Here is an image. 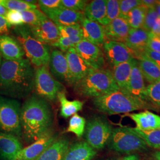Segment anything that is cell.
I'll use <instances>...</instances> for the list:
<instances>
[{
	"mask_svg": "<svg viewBox=\"0 0 160 160\" xmlns=\"http://www.w3.org/2000/svg\"><path fill=\"white\" fill-rule=\"evenodd\" d=\"M14 38L23 48L27 59L37 67L49 66L51 52L48 45L34 38L28 25L23 24L14 28Z\"/></svg>",
	"mask_w": 160,
	"mask_h": 160,
	"instance_id": "5",
	"label": "cell"
},
{
	"mask_svg": "<svg viewBox=\"0 0 160 160\" xmlns=\"http://www.w3.org/2000/svg\"><path fill=\"white\" fill-rule=\"evenodd\" d=\"M106 39L125 43L131 28L126 19L119 17L106 26H104Z\"/></svg>",
	"mask_w": 160,
	"mask_h": 160,
	"instance_id": "21",
	"label": "cell"
},
{
	"mask_svg": "<svg viewBox=\"0 0 160 160\" xmlns=\"http://www.w3.org/2000/svg\"><path fill=\"white\" fill-rule=\"evenodd\" d=\"M83 14L87 19L106 26V0H94L87 3Z\"/></svg>",
	"mask_w": 160,
	"mask_h": 160,
	"instance_id": "25",
	"label": "cell"
},
{
	"mask_svg": "<svg viewBox=\"0 0 160 160\" xmlns=\"http://www.w3.org/2000/svg\"><path fill=\"white\" fill-rule=\"evenodd\" d=\"M97 151L86 141H80L69 145L63 160H92Z\"/></svg>",
	"mask_w": 160,
	"mask_h": 160,
	"instance_id": "24",
	"label": "cell"
},
{
	"mask_svg": "<svg viewBox=\"0 0 160 160\" xmlns=\"http://www.w3.org/2000/svg\"><path fill=\"white\" fill-rule=\"evenodd\" d=\"M130 129L141 138L148 147L160 150V129L151 131H142L136 128Z\"/></svg>",
	"mask_w": 160,
	"mask_h": 160,
	"instance_id": "30",
	"label": "cell"
},
{
	"mask_svg": "<svg viewBox=\"0 0 160 160\" xmlns=\"http://www.w3.org/2000/svg\"><path fill=\"white\" fill-rule=\"evenodd\" d=\"M24 24L29 26H34L46 17V15L39 9L29 10L21 12Z\"/></svg>",
	"mask_w": 160,
	"mask_h": 160,
	"instance_id": "34",
	"label": "cell"
},
{
	"mask_svg": "<svg viewBox=\"0 0 160 160\" xmlns=\"http://www.w3.org/2000/svg\"><path fill=\"white\" fill-rule=\"evenodd\" d=\"M92 102L98 111L108 115L129 113L148 107L146 102L120 90L94 98Z\"/></svg>",
	"mask_w": 160,
	"mask_h": 160,
	"instance_id": "3",
	"label": "cell"
},
{
	"mask_svg": "<svg viewBox=\"0 0 160 160\" xmlns=\"http://www.w3.org/2000/svg\"><path fill=\"white\" fill-rule=\"evenodd\" d=\"M158 17V14L155 10V8L148 9L144 19L142 29L149 33H151L154 26L155 23L156 22V20Z\"/></svg>",
	"mask_w": 160,
	"mask_h": 160,
	"instance_id": "39",
	"label": "cell"
},
{
	"mask_svg": "<svg viewBox=\"0 0 160 160\" xmlns=\"http://www.w3.org/2000/svg\"><path fill=\"white\" fill-rule=\"evenodd\" d=\"M69 147V142L68 139L57 138L36 160H63Z\"/></svg>",
	"mask_w": 160,
	"mask_h": 160,
	"instance_id": "26",
	"label": "cell"
},
{
	"mask_svg": "<svg viewBox=\"0 0 160 160\" xmlns=\"http://www.w3.org/2000/svg\"><path fill=\"white\" fill-rule=\"evenodd\" d=\"M53 116L46 100L33 94L23 103L21 109L22 137L27 143H33L51 130Z\"/></svg>",
	"mask_w": 160,
	"mask_h": 160,
	"instance_id": "2",
	"label": "cell"
},
{
	"mask_svg": "<svg viewBox=\"0 0 160 160\" xmlns=\"http://www.w3.org/2000/svg\"></svg>",
	"mask_w": 160,
	"mask_h": 160,
	"instance_id": "56",
	"label": "cell"
},
{
	"mask_svg": "<svg viewBox=\"0 0 160 160\" xmlns=\"http://www.w3.org/2000/svg\"><path fill=\"white\" fill-rule=\"evenodd\" d=\"M107 145L112 151L129 155L145 151L148 147L143 139L132 131L129 127L113 129Z\"/></svg>",
	"mask_w": 160,
	"mask_h": 160,
	"instance_id": "6",
	"label": "cell"
},
{
	"mask_svg": "<svg viewBox=\"0 0 160 160\" xmlns=\"http://www.w3.org/2000/svg\"><path fill=\"white\" fill-rule=\"evenodd\" d=\"M0 53L7 61L21 60L25 56L23 48L17 39L6 34L0 36Z\"/></svg>",
	"mask_w": 160,
	"mask_h": 160,
	"instance_id": "17",
	"label": "cell"
},
{
	"mask_svg": "<svg viewBox=\"0 0 160 160\" xmlns=\"http://www.w3.org/2000/svg\"><path fill=\"white\" fill-rule=\"evenodd\" d=\"M120 16L119 17L126 18L128 13L133 8L141 6L140 0H120Z\"/></svg>",
	"mask_w": 160,
	"mask_h": 160,
	"instance_id": "40",
	"label": "cell"
},
{
	"mask_svg": "<svg viewBox=\"0 0 160 160\" xmlns=\"http://www.w3.org/2000/svg\"><path fill=\"white\" fill-rule=\"evenodd\" d=\"M138 62L144 79L153 84L160 81V68L142 54L137 58Z\"/></svg>",
	"mask_w": 160,
	"mask_h": 160,
	"instance_id": "28",
	"label": "cell"
},
{
	"mask_svg": "<svg viewBox=\"0 0 160 160\" xmlns=\"http://www.w3.org/2000/svg\"><path fill=\"white\" fill-rule=\"evenodd\" d=\"M102 46L105 57L113 67L134 58L132 52L124 43L106 40Z\"/></svg>",
	"mask_w": 160,
	"mask_h": 160,
	"instance_id": "12",
	"label": "cell"
},
{
	"mask_svg": "<svg viewBox=\"0 0 160 160\" xmlns=\"http://www.w3.org/2000/svg\"><path fill=\"white\" fill-rule=\"evenodd\" d=\"M33 90L37 96L53 101L58 92L63 91V86L52 76L48 67L42 66L35 69Z\"/></svg>",
	"mask_w": 160,
	"mask_h": 160,
	"instance_id": "8",
	"label": "cell"
},
{
	"mask_svg": "<svg viewBox=\"0 0 160 160\" xmlns=\"http://www.w3.org/2000/svg\"><path fill=\"white\" fill-rule=\"evenodd\" d=\"M86 120L84 118L78 114L73 115L69 121L67 132L74 133L77 137L80 138L84 135L86 129Z\"/></svg>",
	"mask_w": 160,
	"mask_h": 160,
	"instance_id": "32",
	"label": "cell"
},
{
	"mask_svg": "<svg viewBox=\"0 0 160 160\" xmlns=\"http://www.w3.org/2000/svg\"><path fill=\"white\" fill-rule=\"evenodd\" d=\"M136 124V128L142 131L160 129V116L148 110L128 114Z\"/></svg>",
	"mask_w": 160,
	"mask_h": 160,
	"instance_id": "23",
	"label": "cell"
},
{
	"mask_svg": "<svg viewBox=\"0 0 160 160\" xmlns=\"http://www.w3.org/2000/svg\"><path fill=\"white\" fill-rule=\"evenodd\" d=\"M8 10H7L6 8L2 6L0 2V16L4 17H6V14L8 12Z\"/></svg>",
	"mask_w": 160,
	"mask_h": 160,
	"instance_id": "50",
	"label": "cell"
},
{
	"mask_svg": "<svg viewBox=\"0 0 160 160\" xmlns=\"http://www.w3.org/2000/svg\"><path fill=\"white\" fill-rule=\"evenodd\" d=\"M11 26L7 23L6 18L4 17L0 16V36L9 32V30Z\"/></svg>",
	"mask_w": 160,
	"mask_h": 160,
	"instance_id": "46",
	"label": "cell"
},
{
	"mask_svg": "<svg viewBox=\"0 0 160 160\" xmlns=\"http://www.w3.org/2000/svg\"><path fill=\"white\" fill-rule=\"evenodd\" d=\"M76 44L69 38L60 37L59 39L55 42L52 46L58 48L59 51L64 52H67L71 48H75Z\"/></svg>",
	"mask_w": 160,
	"mask_h": 160,
	"instance_id": "42",
	"label": "cell"
},
{
	"mask_svg": "<svg viewBox=\"0 0 160 160\" xmlns=\"http://www.w3.org/2000/svg\"><path fill=\"white\" fill-rule=\"evenodd\" d=\"M38 4L42 12L62 7L61 0H39Z\"/></svg>",
	"mask_w": 160,
	"mask_h": 160,
	"instance_id": "43",
	"label": "cell"
},
{
	"mask_svg": "<svg viewBox=\"0 0 160 160\" xmlns=\"http://www.w3.org/2000/svg\"><path fill=\"white\" fill-rule=\"evenodd\" d=\"M43 12L57 26H69L80 23L84 17L83 12L72 11L62 7Z\"/></svg>",
	"mask_w": 160,
	"mask_h": 160,
	"instance_id": "16",
	"label": "cell"
},
{
	"mask_svg": "<svg viewBox=\"0 0 160 160\" xmlns=\"http://www.w3.org/2000/svg\"><path fill=\"white\" fill-rule=\"evenodd\" d=\"M29 28L34 38L46 45L52 46L61 37L57 26L46 16L38 24Z\"/></svg>",
	"mask_w": 160,
	"mask_h": 160,
	"instance_id": "13",
	"label": "cell"
},
{
	"mask_svg": "<svg viewBox=\"0 0 160 160\" xmlns=\"http://www.w3.org/2000/svg\"><path fill=\"white\" fill-rule=\"evenodd\" d=\"M155 10L157 12L158 14V16L160 17V6L159 4H157L155 7Z\"/></svg>",
	"mask_w": 160,
	"mask_h": 160,
	"instance_id": "52",
	"label": "cell"
},
{
	"mask_svg": "<svg viewBox=\"0 0 160 160\" xmlns=\"http://www.w3.org/2000/svg\"><path fill=\"white\" fill-rule=\"evenodd\" d=\"M141 6H143L147 8H154L157 4V1L155 0H140Z\"/></svg>",
	"mask_w": 160,
	"mask_h": 160,
	"instance_id": "47",
	"label": "cell"
},
{
	"mask_svg": "<svg viewBox=\"0 0 160 160\" xmlns=\"http://www.w3.org/2000/svg\"><path fill=\"white\" fill-rule=\"evenodd\" d=\"M154 160H160V150L156 151L152 154Z\"/></svg>",
	"mask_w": 160,
	"mask_h": 160,
	"instance_id": "51",
	"label": "cell"
},
{
	"mask_svg": "<svg viewBox=\"0 0 160 160\" xmlns=\"http://www.w3.org/2000/svg\"><path fill=\"white\" fill-rule=\"evenodd\" d=\"M135 58L124 63H120L113 67L112 75L119 90L127 92L128 84L131 73Z\"/></svg>",
	"mask_w": 160,
	"mask_h": 160,
	"instance_id": "27",
	"label": "cell"
},
{
	"mask_svg": "<svg viewBox=\"0 0 160 160\" xmlns=\"http://www.w3.org/2000/svg\"><path fill=\"white\" fill-rule=\"evenodd\" d=\"M120 16L119 0H106V23L107 25Z\"/></svg>",
	"mask_w": 160,
	"mask_h": 160,
	"instance_id": "36",
	"label": "cell"
},
{
	"mask_svg": "<svg viewBox=\"0 0 160 160\" xmlns=\"http://www.w3.org/2000/svg\"><path fill=\"white\" fill-rule=\"evenodd\" d=\"M147 49L151 51L160 53V39L150 33V37L147 45Z\"/></svg>",
	"mask_w": 160,
	"mask_h": 160,
	"instance_id": "44",
	"label": "cell"
},
{
	"mask_svg": "<svg viewBox=\"0 0 160 160\" xmlns=\"http://www.w3.org/2000/svg\"><path fill=\"white\" fill-rule=\"evenodd\" d=\"M147 100L160 107V81L146 87Z\"/></svg>",
	"mask_w": 160,
	"mask_h": 160,
	"instance_id": "35",
	"label": "cell"
},
{
	"mask_svg": "<svg viewBox=\"0 0 160 160\" xmlns=\"http://www.w3.org/2000/svg\"><path fill=\"white\" fill-rule=\"evenodd\" d=\"M48 67L50 69V72L56 80L65 82L69 86H72L67 58L62 52L54 49L51 52Z\"/></svg>",
	"mask_w": 160,
	"mask_h": 160,
	"instance_id": "15",
	"label": "cell"
},
{
	"mask_svg": "<svg viewBox=\"0 0 160 160\" xmlns=\"http://www.w3.org/2000/svg\"><path fill=\"white\" fill-rule=\"evenodd\" d=\"M58 137L52 130L30 145L23 148L12 160H36Z\"/></svg>",
	"mask_w": 160,
	"mask_h": 160,
	"instance_id": "11",
	"label": "cell"
},
{
	"mask_svg": "<svg viewBox=\"0 0 160 160\" xmlns=\"http://www.w3.org/2000/svg\"><path fill=\"white\" fill-rule=\"evenodd\" d=\"M58 99L61 104V116L65 119H68L69 117L77 114L81 111L84 106V102L80 100H68L66 97L64 91L58 92Z\"/></svg>",
	"mask_w": 160,
	"mask_h": 160,
	"instance_id": "29",
	"label": "cell"
},
{
	"mask_svg": "<svg viewBox=\"0 0 160 160\" xmlns=\"http://www.w3.org/2000/svg\"><path fill=\"white\" fill-rule=\"evenodd\" d=\"M149 37L150 33L142 28L131 29L124 43L138 58L147 48Z\"/></svg>",
	"mask_w": 160,
	"mask_h": 160,
	"instance_id": "22",
	"label": "cell"
},
{
	"mask_svg": "<svg viewBox=\"0 0 160 160\" xmlns=\"http://www.w3.org/2000/svg\"><path fill=\"white\" fill-rule=\"evenodd\" d=\"M87 2L84 0H61V6L68 10L83 12Z\"/></svg>",
	"mask_w": 160,
	"mask_h": 160,
	"instance_id": "38",
	"label": "cell"
},
{
	"mask_svg": "<svg viewBox=\"0 0 160 160\" xmlns=\"http://www.w3.org/2000/svg\"><path fill=\"white\" fill-rule=\"evenodd\" d=\"M78 55L93 69H103L105 65L104 53L99 46L82 39L75 46Z\"/></svg>",
	"mask_w": 160,
	"mask_h": 160,
	"instance_id": "10",
	"label": "cell"
},
{
	"mask_svg": "<svg viewBox=\"0 0 160 160\" xmlns=\"http://www.w3.org/2000/svg\"><path fill=\"white\" fill-rule=\"evenodd\" d=\"M5 18L7 23L10 26H14L15 27H17L24 24L23 17L21 12L9 10L7 12Z\"/></svg>",
	"mask_w": 160,
	"mask_h": 160,
	"instance_id": "41",
	"label": "cell"
},
{
	"mask_svg": "<svg viewBox=\"0 0 160 160\" xmlns=\"http://www.w3.org/2000/svg\"><path fill=\"white\" fill-rule=\"evenodd\" d=\"M21 109L17 100L0 96V131L22 139Z\"/></svg>",
	"mask_w": 160,
	"mask_h": 160,
	"instance_id": "7",
	"label": "cell"
},
{
	"mask_svg": "<svg viewBox=\"0 0 160 160\" xmlns=\"http://www.w3.org/2000/svg\"><path fill=\"white\" fill-rule=\"evenodd\" d=\"M147 10L146 7L139 6L128 13L125 19L131 29L142 28Z\"/></svg>",
	"mask_w": 160,
	"mask_h": 160,
	"instance_id": "31",
	"label": "cell"
},
{
	"mask_svg": "<svg viewBox=\"0 0 160 160\" xmlns=\"http://www.w3.org/2000/svg\"><path fill=\"white\" fill-rule=\"evenodd\" d=\"M141 54L148 58L151 61H152L154 63H155L159 68H160V53L151 51L147 48Z\"/></svg>",
	"mask_w": 160,
	"mask_h": 160,
	"instance_id": "45",
	"label": "cell"
},
{
	"mask_svg": "<svg viewBox=\"0 0 160 160\" xmlns=\"http://www.w3.org/2000/svg\"><path fill=\"white\" fill-rule=\"evenodd\" d=\"M0 2L8 11L22 12L38 8L37 5L29 4L24 0H0Z\"/></svg>",
	"mask_w": 160,
	"mask_h": 160,
	"instance_id": "33",
	"label": "cell"
},
{
	"mask_svg": "<svg viewBox=\"0 0 160 160\" xmlns=\"http://www.w3.org/2000/svg\"><path fill=\"white\" fill-rule=\"evenodd\" d=\"M127 92L132 97L147 102L146 87L144 78L139 68L137 59L135 58L128 84Z\"/></svg>",
	"mask_w": 160,
	"mask_h": 160,
	"instance_id": "18",
	"label": "cell"
},
{
	"mask_svg": "<svg viewBox=\"0 0 160 160\" xmlns=\"http://www.w3.org/2000/svg\"><path fill=\"white\" fill-rule=\"evenodd\" d=\"M35 69L28 59H2L0 68V94L14 98L28 97L34 90Z\"/></svg>",
	"mask_w": 160,
	"mask_h": 160,
	"instance_id": "1",
	"label": "cell"
},
{
	"mask_svg": "<svg viewBox=\"0 0 160 160\" xmlns=\"http://www.w3.org/2000/svg\"><path fill=\"white\" fill-rule=\"evenodd\" d=\"M61 37L72 38L75 36H82V30L80 23L69 26H57Z\"/></svg>",
	"mask_w": 160,
	"mask_h": 160,
	"instance_id": "37",
	"label": "cell"
},
{
	"mask_svg": "<svg viewBox=\"0 0 160 160\" xmlns=\"http://www.w3.org/2000/svg\"><path fill=\"white\" fill-rule=\"evenodd\" d=\"M20 139L14 135L0 132V156L4 160H13L24 148Z\"/></svg>",
	"mask_w": 160,
	"mask_h": 160,
	"instance_id": "20",
	"label": "cell"
},
{
	"mask_svg": "<svg viewBox=\"0 0 160 160\" xmlns=\"http://www.w3.org/2000/svg\"><path fill=\"white\" fill-rule=\"evenodd\" d=\"M120 160H140L137 155L135 154L128 155Z\"/></svg>",
	"mask_w": 160,
	"mask_h": 160,
	"instance_id": "49",
	"label": "cell"
},
{
	"mask_svg": "<svg viewBox=\"0 0 160 160\" xmlns=\"http://www.w3.org/2000/svg\"><path fill=\"white\" fill-rule=\"evenodd\" d=\"M159 38H160V37H159Z\"/></svg>",
	"mask_w": 160,
	"mask_h": 160,
	"instance_id": "55",
	"label": "cell"
},
{
	"mask_svg": "<svg viewBox=\"0 0 160 160\" xmlns=\"http://www.w3.org/2000/svg\"><path fill=\"white\" fill-rule=\"evenodd\" d=\"M157 1V4H159L160 6V0H158V1Z\"/></svg>",
	"mask_w": 160,
	"mask_h": 160,
	"instance_id": "54",
	"label": "cell"
},
{
	"mask_svg": "<svg viewBox=\"0 0 160 160\" xmlns=\"http://www.w3.org/2000/svg\"><path fill=\"white\" fill-rule=\"evenodd\" d=\"M83 39L98 46L106 41L104 26L84 17L80 23Z\"/></svg>",
	"mask_w": 160,
	"mask_h": 160,
	"instance_id": "19",
	"label": "cell"
},
{
	"mask_svg": "<svg viewBox=\"0 0 160 160\" xmlns=\"http://www.w3.org/2000/svg\"><path fill=\"white\" fill-rule=\"evenodd\" d=\"M112 131L108 121L100 117L92 118L86 123V142L95 150L103 149L108 143Z\"/></svg>",
	"mask_w": 160,
	"mask_h": 160,
	"instance_id": "9",
	"label": "cell"
},
{
	"mask_svg": "<svg viewBox=\"0 0 160 160\" xmlns=\"http://www.w3.org/2000/svg\"><path fill=\"white\" fill-rule=\"evenodd\" d=\"M151 33L155 36H160V17H158Z\"/></svg>",
	"mask_w": 160,
	"mask_h": 160,
	"instance_id": "48",
	"label": "cell"
},
{
	"mask_svg": "<svg viewBox=\"0 0 160 160\" xmlns=\"http://www.w3.org/2000/svg\"><path fill=\"white\" fill-rule=\"evenodd\" d=\"M68 65L72 85L75 86L92 72L90 68L77 53L74 48H71L65 53Z\"/></svg>",
	"mask_w": 160,
	"mask_h": 160,
	"instance_id": "14",
	"label": "cell"
},
{
	"mask_svg": "<svg viewBox=\"0 0 160 160\" xmlns=\"http://www.w3.org/2000/svg\"><path fill=\"white\" fill-rule=\"evenodd\" d=\"M2 56H1V53H0V68H1V63H2Z\"/></svg>",
	"mask_w": 160,
	"mask_h": 160,
	"instance_id": "53",
	"label": "cell"
},
{
	"mask_svg": "<svg viewBox=\"0 0 160 160\" xmlns=\"http://www.w3.org/2000/svg\"><path fill=\"white\" fill-rule=\"evenodd\" d=\"M78 94L87 97H100L119 90L109 69H94L74 86Z\"/></svg>",
	"mask_w": 160,
	"mask_h": 160,
	"instance_id": "4",
	"label": "cell"
}]
</instances>
